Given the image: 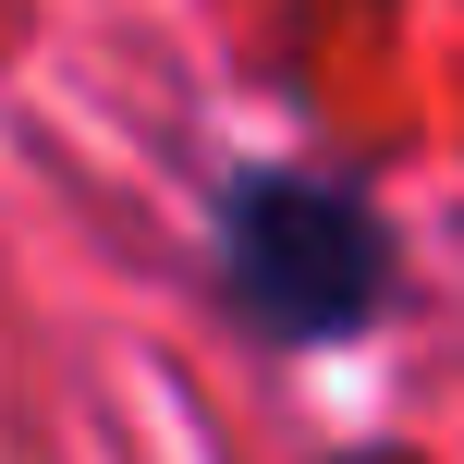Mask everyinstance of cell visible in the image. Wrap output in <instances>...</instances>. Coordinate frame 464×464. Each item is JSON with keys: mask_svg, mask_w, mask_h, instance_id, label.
I'll return each instance as SVG.
<instances>
[{"mask_svg": "<svg viewBox=\"0 0 464 464\" xmlns=\"http://www.w3.org/2000/svg\"><path fill=\"white\" fill-rule=\"evenodd\" d=\"M220 256H232V294L294 343H330L379 305V220L343 184H305V171H269V184L232 196Z\"/></svg>", "mask_w": 464, "mask_h": 464, "instance_id": "1", "label": "cell"}]
</instances>
